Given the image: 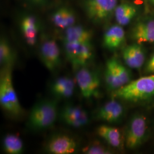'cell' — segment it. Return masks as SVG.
Instances as JSON below:
<instances>
[{
  "instance_id": "obj_23",
  "label": "cell",
  "mask_w": 154,
  "mask_h": 154,
  "mask_svg": "<svg viewBox=\"0 0 154 154\" xmlns=\"http://www.w3.org/2000/svg\"><path fill=\"white\" fill-rule=\"evenodd\" d=\"M15 55L11 45L5 38L0 41V63L3 66L11 65L14 61Z\"/></svg>"
},
{
  "instance_id": "obj_9",
  "label": "cell",
  "mask_w": 154,
  "mask_h": 154,
  "mask_svg": "<svg viewBox=\"0 0 154 154\" xmlns=\"http://www.w3.org/2000/svg\"><path fill=\"white\" fill-rule=\"evenodd\" d=\"M125 108L121 100L112 98L96 111L95 118L110 124L118 123L125 115Z\"/></svg>"
},
{
  "instance_id": "obj_3",
  "label": "cell",
  "mask_w": 154,
  "mask_h": 154,
  "mask_svg": "<svg viewBox=\"0 0 154 154\" xmlns=\"http://www.w3.org/2000/svg\"><path fill=\"white\" fill-rule=\"evenodd\" d=\"M11 66H5L1 72L0 104L9 114L17 116L21 115L23 110L13 86Z\"/></svg>"
},
{
  "instance_id": "obj_8",
  "label": "cell",
  "mask_w": 154,
  "mask_h": 154,
  "mask_svg": "<svg viewBox=\"0 0 154 154\" xmlns=\"http://www.w3.org/2000/svg\"><path fill=\"white\" fill-rule=\"evenodd\" d=\"M75 79L84 98L90 99L98 95L100 81L96 72L85 66L81 67L77 71Z\"/></svg>"
},
{
  "instance_id": "obj_14",
  "label": "cell",
  "mask_w": 154,
  "mask_h": 154,
  "mask_svg": "<svg viewBox=\"0 0 154 154\" xmlns=\"http://www.w3.org/2000/svg\"><path fill=\"white\" fill-rule=\"evenodd\" d=\"M130 37L138 44L154 42V19L139 20L132 26Z\"/></svg>"
},
{
  "instance_id": "obj_19",
  "label": "cell",
  "mask_w": 154,
  "mask_h": 154,
  "mask_svg": "<svg viewBox=\"0 0 154 154\" xmlns=\"http://www.w3.org/2000/svg\"><path fill=\"white\" fill-rule=\"evenodd\" d=\"M92 34L88 29L81 25H74L65 29L63 35V43L91 42Z\"/></svg>"
},
{
  "instance_id": "obj_10",
  "label": "cell",
  "mask_w": 154,
  "mask_h": 154,
  "mask_svg": "<svg viewBox=\"0 0 154 154\" xmlns=\"http://www.w3.org/2000/svg\"><path fill=\"white\" fill-rule=\"evenodd\" d=\"M41 61L48 70L55 71L61 62L60 49L55 40L48 39L42 44L40 48Z\"/></svg>"
},
{
  "instance_id": "obj_7",
  "label": "cell",
  "mask_w": 154,
  "mask_h": 154,
  "mask_svg": "<svg viewBox=\"0 0 154 154\" xmlns=\"http://www.w3.org/2000/svg\"><path fill=\"white\" fill-rule=\"evenodd\" d=\"M67 58L75 69L85 67L93 56V49L91 42L63 43Z\"/></svg>"
},
{
  "instance_id": "obj_25",
  "label": "cell",
  "mask_w": 154,
  "mask_h": 154,
  "mask_svg": "<svg viewBox=\"0 0 154 154\" xmlns=\"http://www.w3.org/2000/svg\"><path fill=\"white\" fill-rule=\"evenodd\" d=\"M143 70L146 75L154 74V53L146 62Z\"/></svg>"
},
{
  "instance_id": "obj_5",
  "label": "cell",
  "mask_w": 154,
  "mask_h": 154,
  "mask_svg": "<svg viewBox=\"0 0 154 154\" xmlns=\"http://www.w3.org/2000/svg\"><path fill=\"white\" fill-rule=\"evenodd\" d=\"M105 81L108 90L112 93L131 82L132 75L126 65L113 57L106 62Z\"/></svg>"
},
{
  "instance_id": "obj_2",
  "label": "cell",
  "mask_w": 154,
  "mask_h": 154,
  "mask_svg": "<svg viewBox=\"0 0 154 154\" xmlns=\"http://www.w3.org/2000/svg\"><path fill=\"white\" fill-rule=\"evenodd\" d=\"M149 134V119L140 112L134 114L127 124L124 132L125 146L129 149H136L146 143Z\"/></svg>"
},
{
  "instance_id": "obj_20",
  "label": "cell",
  "mask_w": 154,
  "mask_h": 154,
  "mask_svg": "<svg viewBox=\"0 0 154 154\" xmlns=\"http://www.w3.org/2000/svg\"><path fill=\"white\" fill-rule=\"evenodd\" d=\"M75 83L74 81L71 78H58L52 84L51 93L58 98H70L74 93Z\"/></svg>"
},
{
  "instance_id": "obj_16",
  "label": "cell",
  "mask_w": 154,
  "mask_h": 154,
  "mask_svg": "<svg viewBox=\"0 0 154 154\" xmlns=\"http://www.w3.org/2000/svg\"><path fill=\"white\" fill-rule=\"evenodd\" d=\"M125 37V32L122 26L119 24L112 25L104 34L103 46L110 50L118 49L124 43Z\"/></svg>"
},
{
  "instance_id": "obj_1",
  "label": "cell",
  "mask_w": 154,
  "mask_h": 154,
  "mask_svg": "<svg viewBox=\"0 0 154 154\" xmlns=\"http://www.w3.org/2000/svg\"><path fill=\"white\" fill-rule=\"evenodd\" d=\"M112 98L139 106L154 105V74L147 75L112 92Z\"/></svg>"
},
{
  "instance_id": "obj_27",
  "label": "cell",
  "mask_w": 154,
  "mask_h": 154,
  "mask_svg": "<svg viewBox=\"0 0 154 154\" xmlns=\"http://www.w3.org/2000/svg\"><path fill=\"white\" fill-rule=\"evenodd\" d=\"M144 2V5H145V8L146 9V10L147 9V6H148V4H147V2H148V0H143Z\"/></svg>"
},
{
  "instance_id": "obj_15",
  "label": "cell",
  "mask_w": 154,
  "mask_h": 154,
  "mask_svg": "<svg viewBox=\"0 0 154 154\" xmlns=\"http://www.w3.org/2000/svg\"><path fill=\"white\" fill-rule=\"evenodd\" d=\"M97 134L113 149H122L125 146L124 134L116 127L101 125L97 128Z\"/></svg>"
},
{
  "instance_id": "obj_6",
  "label": "cell",
  "mask_w": 154,
  "mask_h": 154,
  "mask_svg": "<svg viewBox=\"0 0 154 154\" xmlns=\"http://www.w3.org/2000/svg\"><path fill=\"white\" fill-rule=\"evenodd\" d=\"M118 0H86L85 11L88 19L95 23H102L114 15Z\"/></svg>"
},
{
  "instance_id": "obj_11",
  "label": "cell",
  "mask_w": 154,
  "mask_h": 154,
  "mask_svg": "<svg viewBox=\"0 0 154 154\" xmlns=\"http://www.w3.org/2000/svg\"><path fill=\"white\" fill-rule=\"evenodd\" d=\"M61 120L66 125L74 128L85 126L89 122V116L86 110L74 105H66L61 110Z\"/></svg>"
},
{
  "instance_id": "obj_12",
  "label": "cell",
  "mask_w": 154,
  "mask_h": 154,
  "mask_svg": "<svg viewBox=\"0 0 154 154\" xmlns=\"http://www.w3.org/2000/svg\"><path fill=\"white\" fill-rule=\"evenodd\" d=\"M122 58L129 69H141L146 62V55L142 44L134 42L122 50Z\"/></svg>"
},
{
  "instance_id": "obj_24",
  "label": "cell",
  "mask_w": 154,
  "mask_h": 154,
  "mask_svg": "<svg viewBox=\"0 0 154 154\" xmlns=\"http://www.w3.org/2000/svg\"><path fill=\"white\" fill-rule=\"evenodd\" d=\"M83 152L88 154H110L112 153L111 149L99 143H95L90 145L83 149Z\"/></svg>"
},
{
  "instance_id": "obj_17",
  "label": "cell",
  "mask_w": 154,
  "mask_h": 154,
  "mask_svg": "<svg viewBox=\"0 0 154 154\" xmlns=\"http://www.w3.org/2000/svg\"><path fill=\"white\" fill-rule=\"evenodd\" d=\"M20 28L26 43L30 46L35 44L39 29L37 18L30 14L22 17L20 21Z\"/></svg>"
},
{
  "instance_id": "obj_21",
  "label": "cell",
  "mask_w": 154,
  "mask_h": 154,
  "mask_svg": "<svg viewBox=\"0 0 154 154\" xmlns=\"http://www.w3.org/2000/svg\"><path fill=\"white\" fill-rule=\"evenodd\" d=\"M137 13V8L130 3L123 2L116 8L114 16L118 24L126 26L131 22Z\"/></svg>"
},
{
  "instance_id": "obj_26",
  "label": "cell",
  "mask_w": 154,
  "mask_h": 154,
  "mask_svg": "<svg viewBox=\"0 0 154 154\" xmlns=\"http://www.w3.org/2000/svg\"><path fill=\"white\" fill-rule=\"evenodd\" d=\"M28 2L35 5H43L47 3L49 0H27Z\"/></svg>"
},
{
  "instance_id": "obj_18",
  "label": "cell",
  "mask_w": 154,
  "mask_h": 154,
  "mask_svg": "<svg viewBox=\"0 0 154 154\" xmlns=\"http://www.w3.org/2000/svg\"><path fill=\"white\" fill-rule=\"evenodd\" d=\"M51 19L57 28L65 30L74 25L76 22L74 11L67 6H62L57 9L52 13Z\"/></svg>"
},
{
  "instance_id": "obj_28",
  "label": "cell",
  "mask_w": 154,
  "mask_h": 154,
  "mask_svg": "<svg viewBox=\"0 0 154 154\" xmlns=\"http://www.w3.org/2000/svg\"><path fill=\"white\" fill-rule=\"evenodd\" d=\"M150 1H151V2H152V4L154 5V0H150Z\"/></svg>"
},
{
  "instance_id": "obj_4",
  "label": "cell",
  "mask_w": 154,
  "mask_h": 154,
  "mask_svg": "<svg viewBox=\"0 0 154 154\" xmlns=\"http://www.w3.org/2000/svg\"><path fill=\"white\" fill-rule=\"evenodd\" d=\"M58 116L55 100H44L37 103L30 111L28 118L29 127L35 130H42L54 125Z\"/></svg>"
},
{
  "instance_id": "obj_13",
  "label": "cell",
  "mask_w": 154,
  "mask_h": 154,
  "mask_svg": "<svg viewBox=\"0 0 154 154\" xmlns=\"http://www.w3.org/2000/svg\"><path fill=\"white\" fill-rule=\"evenodd\" d=\"M48 152L53 154H71L76 152L78 143L68 135L59 134L53 136L46 146Z\"/></svg>"
},
{
  "instance_id": "obj_22",
  "label": "cell",
  "mask_w": 154,
  "mask_h": 154,
  "mask_svg": "<svg viewBox=\"0 0 154 154\" xmlns=\"http://www.w3.org/2000/svg\"><path fill=\"white\" fill-rule=\"evenodd\" d=\"M3 148L8 154H21L23 151V144L18 135L8 134L3 139Z\"/></svg>"
}]
</instances>
